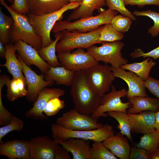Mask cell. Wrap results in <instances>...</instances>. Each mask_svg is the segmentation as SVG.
I'll use <instances>...</instances> for the list:
<instances>
[{
    "label": "cell",
    "instance_id": "6da1fadb",
    "mask_svg": "<svg viewBox=\"0 0 159 159\" xmlns=\"http://www.w3.org/2000/svg\"><path fill=\"white\" fill-rule=\"evenodd\" d=\"M70 94L74 108L81 113L88 115H91L97 109L102 97L95 93L89 85L85 70L76 72Z\"/></svg>",
    "mask_w": 159,
    "mask_h": 159
},
{
    "label": "cell",
    "instance_id": "7a4b0ae2",
    "mask_svg": "<svg viewBox=\"0 0 159 159\" xmlns=\"http://www.w3.org/2000/svg\"><path fill=\"white\" fill-rule=\"evenodd\" d=\"M95 16L80 18L74 21L63 20L57 21L52 30L57 33L66 30L71 32L85 33L93 31L102 25L111 23L113 18L117 14V11L108 9H103Z\"/></svg>",
    "mask_w": 159,
    "mask_h": 159
},
{
    "label": "cell",
    "instance_id": "3957f363",
    "mask_svg": "<svg viewBox=\"0 0 159 159\" xmlns=\"http://www.w3.org/2000/svg\"><path fill=\"white\" fill-rule=\"evenodd\" d=\"M0 1V4L7 9L14 19L10 32V41L13 43L21 40L38 51L42 47V39L30 23L27 16L16 13L7 5L4 0Z\"/></svg>",
    "mask_w": 159,
    "mask_h": 159
},
{
    "label": "cell",
    "instance_id": "277c9868",
    "mask_svg": "<svg viewBox=\"0 0 159 159\" xmlns=\"http://www.w3.org/2000/svg\"><path fill=\"white\" fill-rule=\"evenodd\" d=\"M80 3H69L60 9L53 13L40 15L28 14L30 23L42 40V47H46L52 42L50 32L55 23L60 20L66 11L74 9L81 4Z\"/></svg>",
    "mask_w": 159,
    "mask_h": 159
},
{
    "label": "cell",
    "instance_id": "5b68a950",
    "mask_svg": "<svg viewBox=\"0 0 159 159\" xmlns=\"http://www.w3.org/2000/svg\"><path fill=\"white\" fill-rule=\"evenodd\" d=\"M104 25L85 33L71 32L66 30L59 32L60 41L56 45V52H71L72 50L78 48L87 49L95 44H101L99 38Z\"/></svg>",
    "mask_w": 159,
    "mask_h": 159
},
{
    "label": "cell",
    "instance_id": "8992f818",
    "mask_svg": "<svg viewBox=\"0 0 159 159\" xmlns=\"http://www.w3.org/2000/svg\"><path fill=\"white\" fill-rule=\"evenodd\" d=\"M52 138L54 140L64 141L71 138H77L93 142H103L114 135L112 126L106 124L92 130H75L65 128L55 123L51 125Z\"/></svg>",
    "mask_w": 159,
    "mask_h": 159
},
{
    "label": "cell",
    "instance_id": "52a82bcc",
    "mask_svg": "<svg viewBox=\"0 0 159 159\" xmlns=\"http://www.w3.org/2000/svg\"><path fill=\"white\" fill-rule=\"evenodd\" d=\"M101 44L100 46L93 45L87 49V52L96 60L116 67L128 63V60L123 57L121 52L125 45L123 43L117 41Z\"/></svg>",
    "mask_w": 159,
    "mask_h": 159
},
{
    "label": "cell",
    "instance_id": "ba28073f",
    "mask_svg": "<svg viewBox=\"0 0 159 159\" xmlns=\"http://www.w3.org/2000/svg\"><path fill=\"white\" fill-rule=\"evenodd\" d=\"M85 74L91 89L102 97L109 91L115 78L111 67L107 64L96 65L85 70Z\"/></svg>",
    "mask_w": 159,
    "mask_h": 159
},
{
    "label": "cell",
    "instance_id": "9c48e42d",
    "mask_svg": "<svg viewBox=\"0 0 159 159\" xmlns=\"http://www.w3.org/2000/svg\"><path fill=\"white\" fill-rule=\"evenodd\" d=\"M56 123L65 128L75 130H94L104 125L98 122V119L81 113L74 108L58 117Z\"/></svg>",
    "mask_w": 159,
    "mask_h": 159
},
{
    "label": "cell",
    "instance_id": "30bf717a",
    "mask_svg": "<svg viewBox=\"0 0 159 159\" xmlns=\"http://www.w3.org/2000/svg\"><path fill=\"white\" fill-rule=\"evenodd\" d=\"M127 92V90L124 88L117 90L115 87L112 85L111 91L102 97L100 104L91 116L98 119L100 117H107L108 112L127 113V109L132 106V105L129 101L123 102L121 100L122 97L126 96Z\"/></svg>",
    "mask_w": 159,
    "mask_h": 159
},
{
    "label": "cell",
    "instance_id": "8fae6325",
    "mask_svg": "<svg viewBox=\"0 0 159 159\" xmlns=\"http://www.w3.org/2000/svg\"><path fill=\"white\" fill-rule=\"evenodd\" d=\"M57 56L61 66L75 72L87 70L99 63L82 48L76 49L72 53H58Z\"/></svg>",
    "mask_w": 159,
    "mask_h": 159
},
{
    "label": "cell",
    "instance_id": "7c38bea8",
    "mask_svg": "<svg viewBox=\"0 0 159 159\" xmlns=\"http://www.w3.org/2000/svg\"><path fill=\"white\" fill-rule=\"evenodd\" d=\"M16 55L22 64L26 80L27 90L26 99L28 102L34 103L40 92L46 87L53 85L54 81H46L43 74H37L23 62L18 54Z\"/></svg>",
    "mask_w": 159,
    "mask_h": 159
},
{
    "label": "cell",
    "instance_id": "4fadbf2b",
    "mask_svg": "<svg viewBox=\"0 0 159 159\" xmlns=\"http://www.w3.org/2000/svg\"><path fill=\"white\" fill-rule=\"evenodd\" d=\"M29 143L31 159H54L59 145L46 136L32 138Z\"/></svg>",
    "mask_w": 159,
    "mask_h": 159
},
{
    "label": "cell",
    "instance_id": "5bb4252c",
    "mask_svg": "<svg viewBox=\"0 0 159 159\" xmlns=\"http://www.w3.org/2000/svg\"><path fill=\"white\" fill-rule=\"evenodd\" d=\"M64 90L59 88H44L39 93L34 102L33 106L26 112V117L29 118L44 120L48 117L44 114V109L51 99L64 95Z\"/></svg>",
    "mask_w": 159,
    "mask_h": 159
},
{
    "label": "cell",
    "instance_id": "9a60e30c",
    "mask_svg": "<svg viewBox=\"0 0 159 159\" xmlns=\"http://www.w3.org/2000/svg\"><path fill=\"white\" fill-rule=\"evenodd\" d=\"M115 77L120 78L127 83L128 90L127 97L129 99L135 96L148 97L144 81L133 72L126 71L120 67L111 66Z\"/></svg>",
    "mask_w": 159,
    "mask_h": 159
},
{
    "label": "cell",
    "instance_id": "2e32d148",
    "mask_svg": "<svg viewBox=\"0 0 159 159\" xmlns=\"http://www.w3.org/2000/svg\"><path fill=\"white\" fill-rule=\"evenodd\" d=\"M14 45L17 52L23 62L30 66L33 65L44 73L49 70L50 66L39 55L38 51L31 45L21 40L15 42Z\"/></svg>",
    "mask_w": 159,
    "mask_h": 159
},
{
    "label": "cell",
    "instance_id": "e0dca14e",
    "mask_svg": "<svg viewBox=\"0 0 159 159\" xmlns=\"http://www.w3.org/2000/svg\"><path fill=\"white\" fill-rule=\"evenodd\" d=\"M0 155L9 159H31L29 141L16 140L0 143Z\"/></svg>",
    "mask_w": 159,
    "mask_h": 159
},
{
    "label": "cell",
    "instance_id": "ac0fdd59",
    "mask_svg": "<svg viewBox=\"0 0 159 159\" xmlns=\"http://www.w3.org/2000/svg\"><path fill=\"white\" fill-rule=\"evenodd\" d=\"M128 115L132 132L144 134L155 130V112L145 111L137 114L128 113Z\"/></svg>",
    "mask_w": 159,
    "mask_h": 159
},
{
    "label": "cell",
    "instance_id": "d6986e66",
    "mask_svg": "<svg viewBox=\"0 0 159 159\" xmlns=\"http://www.w3.org/2000/svg\"><path fill=\"white\" fill-rule=\"evenodd\" d=\"M72 156V159H90L91 147L90 140L71 138L64 141L54 140Z\"/></svg>",
    "mask_w": 159,
    "mask_h": 159
},
{
    "label": "cell",
    "instance_id": "ffe728a7",
    "mask_svg": "<svg viewBox=\"0 0 159 159\" xmlns=\"http://www.w3.org/2000/svg\"><path fill=\"white\" fill-rule=\"evenodd\" d=\"M29 14L36 15L57 11L69 2L68 0H27Z\"/></svg>",
    "mask_w": 159,
    "mask_h": 159
},
{
    "label": "cell",
    "instance_id": "44dd1931",
    "mask_svg": "<svg viewBox=\"0 0 159 159\" xmlns=\"http://www.w3.org/2000/svg\"><path fill=\"white\" fill-rule=\"evenodd\" d=\"M128 139L125 136L118 133L109 137L102 143L117 158L129 159L131 148Z\"/></svg>",
    "mask_w": 159,
    "mask_h": 159
},
{
    "label": "cell",
    "instance_id": "7402d4cb",
    "mask_svg": "<svg viewBox=\"0 0 159 159\" xmlns=\"http://www.w3.org/2000/svg\"><path fill=\"white\" fill-rule=\"evenodd\" d=\"M106 5V0H84L80 5L74 9L68 16L67 20L71 21L80 18L92 16L95 10L99 11L103 10Z\"/></svg>",
    "mask_w": 159,
    "mask_h": 159
},
{
    "label": "cell",
    "instance_id": "603a6c76",
    "mask_svg": "<svg viewBox=\"0 0 159 159\" xmlns=\"http://www.w3.org/2000/svg\"><path fill=\"white\" fill-rule=\"evenodd\" d=\"M5 47L6 51L5 58L6 61L4 64L1 65V66L6 67L12 78H21L26 80L23 73L22 64L16 55L17 49L16 47L14 44H7Z\"/></svg>",
    "mask_w": 159,
    "mask_h": 159
},
{
    "label": "cell",
    "instance_id": "cb8c5ba5",
    "mask_svg": "<svg viewBox=\"0 0 159 159\" xmlns=\"http://www.w3.org/2000/svg\"><path fill=\"white\" fill-rule=\"evenodd\" d=\"M128 99L132 106L127 109L128 113L137 114L145 111L156 112L159 110V99L158 98L135 96Z\"/></svg>",
    "mask_w": 159,
    "mask_h": 159
},
{
    "label": "cell",
    "instance_id": "d4e9b609",
    "mask_svg": "<svg viewBox=\"0 0 159 159\" xmlns=\"http://www.w3.org/2000/svg\"><path fill=\"white\" fill-rule=\"evenodd\" d=\"M76 72L67 69L62 66H50L49 70L43 74L46 81H54L57 85L69 86H71Z\"/></svg>",
    "mask_w": 159,
    "mask_h": 159
},
{
    "label": "cell",
    "instance_id": "484cf974",
    "mask_svg": "<svg viewBox=\"0 0 159 159\" xmlns=\"http://www.w3.org/2000/svg\"><path fill=\"white\" fill-rule=\"evenodd\" d=\"M5 85L7 87L6 97L10 102L26 96L27 93L26 81L21 78L11 79L8 76Z\"/></svg>",
    "mask_w": 159,
    "mask_h": 159
},
{
    "label": "cell",
    "instance_id": "4316f807",
    "mask_svg": "<svg viewBox=\"0 0 159 159\" xmlns=\"http://www.w3.org/2000/svg\"><path fill=\"white\" fill-rule=\"evenodd\" d=\"M156 64V63L153 61V59L147 57L141 62L127 63L120 67L133 72L145 81L148 78L151 69Z\"/></svg>",
    "mask_w": 159,
    "mask_h": 159
},
{
    "label": "cell",
    "instance_id": "83f0119b",
    "mask_svg": "<svg viewBox=\"0 0 159 159\" xmlns=\"http://www.w3.org/2000/svg\"><path fill=\"white\" fill-rule=\"evenodd\" d=\"M54 37L55 39L52 43L46 47H41L38 51L41 57L52 67L61 66L56 54V45L60 38L59 33H56Z\"/></svg>",
    "mask_w": 159,
    "mask_h": 159
},
{
    "label": "cell",
    "instance_id": "f1b7e54d",
    "mask_svg": "<svg viewBox=\"0 0 159 159\" xmlns=\"http://www.w3.org/2000/svg\"><path fill=\"white\" fill-rule=\"evenodd\" d=\"M107 113L108 115L114 118L118 122L117 127L120 130L119 133L125 136L132 142L131 126L128 113L123 112L110 111Z\"/></svg>",
    "mask_w": 159,
    "mask_h": 159
},
{
    "label": "cell",
    "instance_id": "f546056e",
    "mask_svg": "<svg viewBox=\"0 0 159 159\" xmlns=\"http://www.w3.org/2000/svg\"><path fill=\"white\" fill-rule=\"evenodd\" d=\"M135 147L144 148L150 155L159 147V130L144 134Z\"/></svg>",
    "mask_w": 159,
    "mask_h": 159
},
{
    "label": "cell",
    "instance_id": "4dcf8cb0",
    "mask_svg": "<svg viewBox=\"0 0 159 159\" xmlns=\"http://www.w3.org/2000/svg\"><path fill=\"white\" fill-rule=\"evenodd\" d=\"M14 19L11 16L6 15L0 7V41L5 45L10 41V32Z\"/></svg>",
    "mask_w": 159,
    "mask_h": 159
},
{
    "label": "cell",
    "instance_id": "1f68e13d",
    "mask_svg": "<svg viewBox=\"0 0 159 159\" xmlns=\"http://www.w3.org/2000/svg\"><path fill=\"white\" fill-rule=\"evenodd\" d=\"M102 142H93L90 155V159H117Z\"/></svg>",
    "mask_w": 159,
    "mask_h": 159
},
{
    "label": "cell",
    "instance_id": "d6a6232c",
    "mask_svg": "<svg viewBox=\"0 0 159 159\" xmlns=\"http://www.w3.org/2000/svg\"><path fill=\"white\" fill-rule=\"evenodd\" d=\"M123 37L122 33L116 30L110 23L104 25L100 34L99 40L101 43L106 42H111L120 41Z\"/></svg>",
    "mask_w": 159,
    "mask_h": 159
},
{
    "label": "cell",
    "instance_id": "836d02e7",
    "mask_svg": "<svg viewBox=\"0 0 159 159\" xmlns=\"http://www.w3.org/2000/svg\"><path fill=\"white\" fill-rule=\"evenodd\" d=\"M133 14L136 16H145L151 19L154 22V25L149 28L148 33L151 37H157L159 34V12L154 11L150 10L142 11H135Z\"/></svg>",
    "mask_w": 159,
    "mask_h": 159
},
{
    "label": "cell",
    "instance_id": "e575fe53",
    "mask_svg": "<svg viewBox=\"0 0 159 159\" xmlns=\"http://www.w3.org/2000/svg\"><path fill=\"white\" fill-rule=\"evenodd\" d=\"M24 125V123L22 119L13 115L9 124L0 127V143L3 142L2 139L7 134L14 130L20 132Z\"/></svg>",
    "mask_w": 159,
    "mask_h": 159
},
{
    "label": "cell",
    "instance_id": "d590c367",
    "mask_svg": "<svg viewBox=\"0 0 159 159\" xmlns=\"http://www.w3.org/2000/svg\"><path fill=\"white\" fill-rule=\"evenodd\" d=\"M132 20L123 15H116L111 20V24L117 31L122 33L127 32L132 23Z\"/></svg>",
    "mask_w": 159,
    "mask_h": 159
},
{
    "label": "cell",
    "instance_id": "8d00e7d4",
    "mask_svg": "<svg viewBox=\"0 0 159 159\" xmlns=\"http://www.w3.org/2000/svg\"><path fill=\"white\" fill-rule=\"evenodd\" d=\"M106 5L108 9L118 11L133 21L136 20L134 15L125 7L123 0H106Z\"/></svg>",
    "mask_w": 159,
    "mask_h": 159
},
{
    "label": "cell",
    "instance_id": "74e56055",
    "mask_svg": "<svg viewBox=\"0 0 159 159\" xmlns=\"http://www.w3.org/2000/svg\"><path fill=\"white\" fill-rule=\"evenodd\" d=\"M56 97L50 100L47 103L43 111V113L47 116L54 115L65 106L64 102Z\"/></svg>",
    "mask_w": 159,
    "mask_h": 159
},
{
    "label": "cell",
    "instance_id": "f35d334b",
    "mask_svg": "<svg viewBox=\"0 0 159 159\" xmlns=\"http://www.w3.org/2000/svg\"><path fill=\"white\" fill-rule=\"evenodd\" d=\"M130 56L132 59L143 57L144 58H152L155 60L159 58V47L146 53L144 52L140 48L135 49L133 52L131 53Z\"/></svg>",
    "mask_w": 159,
    "mask_h": 159
},
{
    "label": "cell",
    "instance_id": "ab89813d",
    "mask_svg": "<svg viewBox=\"0 0 159 159\" xmlns=\"http://www.w3.org/2000/svg\"><path fill=\"white\" fill-rule=\"evenodd\" d=\"M9 7L16 13L26 15L29 13L27 0H14Z\"/></svg>",
    "mask_w": 159,
    "mask_h": 159
},
{
    "label": "cell",
    "instance_id": "60d3db41",
    "mask_svg": "<svg viewBox=\"0 0 159 159\" xmlns=\"http://www.w3.org/2000/svg\"><path fill=\"white\" fill-rule=\"evenodd\" d=\"M146 88L152 94L159 99V80L155 79L149 76L144 81Z\"/></svg>",
    "mask_w": 159,
    "mask_h": 159
},
{
    "label": "cell",
    "instance_id": "b9f144b4",
    "mask_svg": "<svg viewBox=\"0 0 159 159\" xmlns=\"http://www.w3.org/2000/svg\"><path fill=\"white\" fill-rule=\"evenodd\" d=\"M147 151L144 148L136 147L131 148L130 159H149Z\"/></svg>",
    "mask_w": 159,
    "mask_h": 159
},
{
    "label": "cell",
    "instance_id": "7bdbcfd3",
    "mask_svg": "<svg viewBox=\"0 0 159 159\" xmlns=\"http://www.w3.org/2000/svg\"><path fill=\"white\" fill-rule=\"evenodd\" d=\"M125 5L136 6L142 8L146 5L159 6V0H123Z\"/></svg>",
    "mask_w": 159,
    "mask_h": 159
},
{
    "label": "cell",
    "instance_id": "ee69618b",
    "mask_svg": "<svg viewBox=\"0 0 159 159\" xmlns=\"http://www.w3.org/2000/svg\"><path fill=\"white\" fill-rule=\"evenodd\" d=\"M70 153L61 145H59L55 155L54 159H71Z\"/></svg>",
    "mask_w": 159,
    "mask_h": 159
},
{
    "label": "cell",
    "instance_id": "f6af8a7d",
    "mask_svg": "<svg viewBox=\"0 0 159 159\" xmlns=\"http://www.w3.org/2000/svg\"><path fill=\"white\" fill-rule=\"evenodd\" d=\"M6 49L5 45L0 41V56L3 58H5L6 55Z\"/></svg>",
    "mask_w": 159,
    "mask_h": 159
},
{
    "label": "cell",
    "instance_id": "bcb514c9",
    "mask_svg": "<svg viewBox=\"0 0 159 159\" xmlns=\"http://www.w3.org/2000/svg\"><path fill=\"white\" fill-rule=\"evenodd\" d=\"M149 159H159V148L149 155Z\"/></svg>",
    "mask_w": 159,
    "mask_h": 159
},
{
    "label": "cell",
    "instance_id": "7dc6e473",
    "mask_svg": "<svg viewBox=\"0 0 159 159\" xmlns=\"http://www.w3.org/2000/svg\"><path fill=\"white\" fill-rule=\"evenodd\" d=\"M155 129L159 130V110L155 112Z\"/></svg>",
    "mask_w": 159,
    "mask_h": 159
},
{
    "label": "cell",
    "instance_id": "c3c4849f",
    "mask_svg": "<svg viewBox=\"0 0 159 159\" xmlns=\"http://www.w3.org/2000/svg\"><path fill=\"white\" fill-rule=\"evenodd\" d=\"M69 3H82L84 0H68Z\"/></svg>",
    "mask_w": 159,
    "mask_h": 159
},
{
    "label": "cell",
    "instance_id": "681fc988",
    "mask_svg": "<svg viewBox=\"0 0 159 159\" xmlns=\"http://www.w3.org/2000/svg\"><path fill=\"white\" fill-rule=\"evenodd\" d=\"M6 0L9 2L11 4H12L14 1V0Z\"/></svg>",
    "mask_w": 159,
    "mask_h": 159
},
{
    "label": "cell",
    "instance_id": "f907efd6",
    "mask_svg": "<svg viewBox=\"0 0 159 159\" xmlns=\"http://www.w3.org/2000/svg\"></svg>",
    "mask_w": 159,
    "mask_h": 159
}]
</instances>
